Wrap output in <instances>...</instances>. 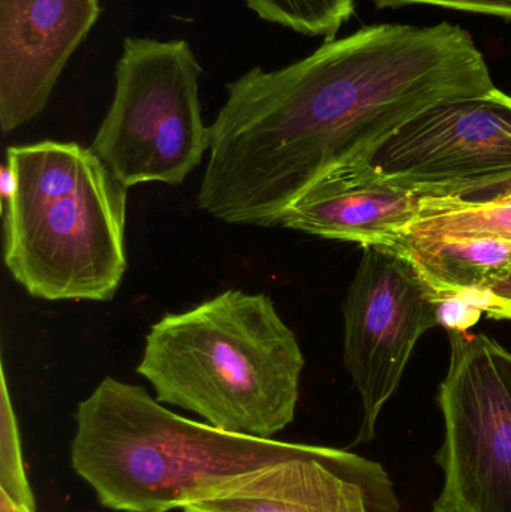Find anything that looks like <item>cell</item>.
Segmentation results:
<instances>
[{"mask_svg": "<svg viewBox=\"0 0 511 512\" xmlns=\"http://www.w3.org/2000/svg\"><path fill=\"white\" fill-rule=\"evenodd\" d=\"M258 17L306 36L335 39L353 17L354 0H245Z\"/></svg>", "mask_w": 511, "mask_h": 512, "instance_id": "14", "label": "cell"}, {"mask_svg": "<svg viewBox=\"0 0 511 512\" xmlns=\"http://www.w3.org/2000/svg\"><path fill=\"white\" fill-rule=\"evenodd\" d=\"M99 14V0H0L3 134L44 111L63 68Z\"/></svg>", "mask_w": 511, "mask_h": 512, "instance_id": "10", "label": "cell"}, {"mask_svg": "<svg viewBox=\"0 0 511 512\" xmlns=\"http://www.w3.org/2000/svg\"><path fill=\"white\" fill-rule=\"evenodd\" d=\"M420 200L371 162L342 165L306 188L282 213L278 227L362 248H398L417 218Z\"/></svg>", "mask_w": 511, "mask_h": 512, "instance_id": "11", "label": "cell"}, {"mask_svg": "<svg viewBox=\"0 0 511 512\" xmlns=\"http://www.w3.org/2000/svg\"><path fill=\"white\" fill-rule=\"evenodd\" d=\"M404 237L497 239L511 243V200L467 203L453 197H423Z\"/></svg>", "mask_w": 511, "mask_h": 512, "instance_id": "13", "label": "cell"}, {"mask_svg": "<svg viewBox=\"0 0 511 512\" xmlns=\"http://www.w3.org/2000/svg\"><path fill=\"white\" fill-rule=\"evenodd\" d=\"M453 198L467 201V203H494V201L511 200V176L462 192Z\"/></svg>", "mask_w": 511, "mask_h": 512, "instance_id": "18", "label": "cell"}, {"mask_svg": "<svg viewBox=\"0 0 511 512\" xmlns=\"http://www.w3.org/2000/svg\"><path fill=\"white\" fill-rule=\"evenodd\" d=\"M374 3L380 9L408 5L440 6L453 11L492 15L511 21V0H374Z\"/></svg>", "mask_w": 511, "mask_h": 512, "instance_id": "16", "label": "cell"}, {"mask_svg": "<svg viewBox=\"0 0 511 512\" xmlns=\"http://www.w3.org/2000/svg\"><path fill=\"white\" fill-rule=\"evenodd\" d=\"M71 463L102 507L170 512L315 445L225 432L162 406L140 385L107 378L75 412Z\"/></svg>", "mask_w": 511, "mask_h": 512, "instance_id": "3", "label": "cell"}, {"mask_svg": "<svg viewBox=\"0 0 511 512\" xmlns=\"http://www.w3.org/2000/svg\"><path fill=\"white\" fill-rule=\"evenodd\" d=\"M443 300L479 294L511 270V243L402 237L398 245Z\"/></svg>", "mask_w": 511, "mask_h": 512, "instance_id": "12", "label": "cell"}, {"mask_svg": "<svg viewBox=\"0 0 511 512\" xmlns=\"http://www.w3.org/2000/svg\"><path fill=\"white\" fill-rule=\"evenodd\" d=\"M476 295L474 306L491 318L511 319V270Z\"/></svg>", "mask_w": 511, "mask_h": 512, "instance_id": "17", "label": "cell"}, {"mask_svg": "<svg viewBox=\"0 0 511 512\" xmlns=\"http://www.w3.org/2000/svg\"><path fill=\"white\" fill-rule=\"evenodd\" d=\"M0 492L36 512V499L24 468L20 427L9 396L2 366V402H0Z\"/></svg>", "mask_w": 511, "mask_h": 512, "instance_id": "15", "label": "cell"}, {"mask_svg": "<svg viewBox=\"0 0 511 512\" xmlns=\"http://www.w3.org/2000/svg\"><path fill=\"white\" fill-rule=\"evenodd\" d=\"M0 512H35L18 504L14 499L9 498L6 493L0 492Z\"/></svg>", "mask_w": 511, "mask_h": 512, "instance_id": "20", "label": "cell"}, {"mask_svg": "<svg viewBox=\"0 0 511 512\" xmlns=\"http://www.w3.org/2000/svg\"><path fill=\"white\" fill-rule=\"evenodd\" d=\"M495 89L485 54L456 24H375L276 71L227 84L210 125L198 206L219 221L278 227L315 180L369 162L423 111Z\"/></svg>", "mask_w": 511, "mask_h": 512, "instance_id": "1", "label": "cell"}, {"mask_svg": "<svg viewBox=\"0 0 511 512\" xmlns=\"http://www.w3.org/2000/svg\"><path fill=\"white\" fill-rule=\"evenodd\" d=\"M183 512H402V505L381 463L315 445L230 481Z\"/></svg>", "mask_w": 511, "mask_h": 512, "instance_id": "9", "label": "cell"}, {"mask_svg": "<svg viewBox=\"0 0 511 512\" xmlns=\"http://www.w3.org/2000/svg\"><path fill=\"white\" fill-rule=\"evenodd\" d=\"M203 68L183 39L126 38L116 90L90 149L126 186H179L210 150L198 83Z\"/></svg>", "mask_w": 511, "mask_h": 512, "instance_id": "5", "label": "cell"}, {"mask_svg": "<svg viewBox=\"0 0 511 512\" xmlns=\"http://www.w3.org/2000/svg\"><path fill=\"white\" fill-rule=\"evenodd\" d=\"M444 300L398 248L368 246L347 291L344 363L362 399L354 444L377 438L381 411L395 396L423 334L443 325Z\"/></svg>", "mask_w": 511, "mask_h": 512, "instance_id": "7", "label": "cell"}, {"mask_svg": "<svg viewBox=\"0 0 511 512\" xmlns=\"http://www.w3.org/2000/svg\"><path fill=\"white\" fill-rule=\"evenodd\" d=\"M420 197H456L511 176V96L443 102L402 126L369 159Z\"/></svg>", "mask_w": 511, "mask_h": 512, "instance_id": "8", "label": "cell"}, {"mask_svg": "<svg viewBox=\"0 0 511 512\" xmlns=\"http://www.w3.org/2000/svg\"><path fill=\"white\" fill-rule=\"evenodd\" d=\"M305 357L267 294L230 289L150 327L137 372L162 405L273 439L296 418Z\"/></svg>", "mask_w": 511, "mask_h": 512, "instance_id": "2", "label": "cell"}, {"mask_svg": "<svg viewBox=\"0 0 511 512\" xmlns=\"http://www.w3.org/2000/svg\"><path fill=\"white\" fill-rule=\"evenodd\" d=\"M6 162L17 177L3 206L12 277L42 300H113L128 268V188L77 143L12 146Z\"/></svg>", "mask_w": 511, "mask_h": 512, "instance_id": "4", "label": "cell"}, {"mask_svg": "<svg viewBox=\"0 0 511 512\" xmlns=\"http://www.w3.org/2000/svg\"><path fill=\"white\" fill-rule=\"evenodd\" d=\"M438 403L444 475L432 512H511V352L485 334L450 328Z\"/></svg>", "mask_w": 511, "mask_h": 512, "instance_id": "6", "label": "cell"}, {"mask_svg": "<svg viewBox=\"0 0 511 512\" xmlns=\"http://www.w3.org/2000/svg\"><path fill=\"white\" fill-rule=\"evenodd\" d=\"M0 189H2V201L3 206H5L17 191V177H15L14 168L11 167L9 162H5V165H3Z\"/></svg>", "mask_w": 511, "mask_h": 512, "instance_id": "19", "label": "cell"}]
</instances>
